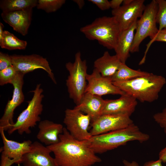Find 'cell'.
Returning a JSON list of instances; mask_svg holds the SVG:
<instances>
[{"label": "cell", "mask_w": 166, "mask_h": 166, "mask_svg": "<svg viewBox=\"0 0 166 166\" xmlns=\"http://www.w3.org/2000/svg\"><path fill=\"white\" fill-rule=\"evenodd\" d=\"M57 143L46 146L54 154L59 166H91L101 159L90 147L88 140H79L64 127Z\"/></svg>", "instance_id": "obj_1"}, {"label": "cell", "mask_w": 166, "mask_h": 166, "mask_svg": "<svg viewBox=\"0 0 166 166\" xmlns=\"http://www.w3.org/2000/svg\"><path fill=\"white\" fill-rule=\"evenodd\" d=\"M149 138V135L141 132L133 123L123 129L92 136L88 141L96 154L102 153L125 145L129 141H137L142 143Z\"/></svg>", "instance_id": "obj_2"}, {"label": "cell", "mask_w": 166, "mask_h": 166, "mask_svg": "<svg viewBox=\"0 0 166 166\" xmlns=\"http://www.w3.org/2000/svg\"><path fill=\"white\" fill-rule=\"evenodd\" d=\"M166 83L164 77L152 73L127 81L113 82L126 93L142 102H151L157 100Z\"/></svg>", "instance_id": "obj_3"}, {"label": "cell", "mask_w": 166, "mask_h": 166, "mask_svg": "<svg viewBox=\"0 0 166 166\" xmlns=\"http://www.w3.org/2000/svg\"><path fill=\"white\" fill-rule=\"evenodd\" d=\"M80 31L88 39L96 40L107 49L114 50L121 31L114 18L106 16L96 18L81 27Z\"/></svg>", "instance_id": "obj_4"}, {"label": "cell", "mask_w": 166, "mask_h": 166, "mask_svg": "<svg viewBox=\"0 0 166 166\" xmlns=\"http://www.w3.org/2000/svg\"><path fill=\"white\" fill-rule=\"evenodd\" d=\"M31 92L33 93L32 99L28 101L27 107L20 113L16 122L10 126L7 130L9 135L16 131L20 135L25 133L30 134L31 132L30 128L34 127L38 122L41 121L40 115L43 110L42 101L44 97L41 84H38Z\"/></svg>", "instance_id": "obj_5"}, {"label": "cell", "mask_w": 166, "mask_h": 166, "mask_svg": "<svg viewBox=\"0 0 166 166\" xmlns=\"http://www.w3.org/2000/svg\"><path fill=\"white\" fill-rule=\"evenodd\" d=\"M65 66L69 74L66 81L69 97L77 105L80 103L87 85L86 61L82 59L81 53L78 52L74 62L67 63Z\"/></svg>", "instance_id": "obj_6"}, {"label": "cell", "mask_w": 166, "mask_h": 166, "mask_svg": "<svg viewBox=\"0 0 166 166\" xmlns=\"http://www.w3.org/2000/svg\"><path fill=\"white\" fill-rule=\"evenodd\" d=\"M158 9L156 0H152L146 7L142 15L137 22L136 27L130 53L139 51L141 42L147 37L153 38L159 31L156 17Z\"/></svg>", "instance_id": "obj_7"}, {"label": "cell", "mask_w": 166, "mask_h": 166, "mask_svg": "<svg viewBox=\"0 0 166 166\" xmlns=\"http://www.w3.org/2000/svg\"><path fill=\"white\" fill-rule=\"evenodd\" d=\"M91 122L89 115L74 108L65 111L63 123L70 135L77 140H87L92 136L89 130Z\"/></svg>", "instance_id": "obj_8"}, {"label": "cell", "mask_w": 166, "mask_h": 166, "mask_svg": "<svg viewBox=\"0 0 166 166\" xmlns=\"http://www.w3.org/2000/svg\"><path fill=\"white\" fill-rule=\"evenodd\" d=\"M12 65L18 72L24 75L38 69H41L48 74L53 82H57L48 61L46 58L37 54L30 55H10Z\"/></svg>", "instance_id": "obj_9"}, {"label": "cell", "mask_w": 166, "mask_h": 166, "mask_svg": "<svg viewBox=\"0 0 166 166\" xmlns=\"http://www.w3.org/2000/svg\"><path fill=\"white\" fill-rule=\"evenodd\" d=\"M24 75L18 72L10 83L14 88L12 97L10 100H8L0 119V129H3L4 131H7L10 126L14 124L13 118L14 111L24 101L22 87Z\"/></svg>", "instance_id": "obj_10"}, {"label": "cell", "mask_w": 166, "mask_h": 166, "mask_svg": "<svg viewBox=\"0 0 166 166\" xmlns=\"http://www.w3.org/2000/svg\"><path fill=\"white\" fill-rule=\"evenodd\" d=\"M130 117L124 115H102L92 121L90 132L97 135L126 128L133 124Z\"/></svg>", "instance_id": "obj_11"}, {"label": "cell", "mask_w": 166, "mask_h": 166, "mask_svg": "<svg viewBox=\"0 0 166 166\" xmlns=\"http://www.w3.org/2000/svg\"><path fill=\"white\" fill-rule=\"evenodd\" d=\"M144 0H133L128 4H123L112 10V14L122 31L129 28L143 14L146 6Z\"/></svg>", "instance_id": "obj_12"}, {"label": "cell", "mask_w": 166, "mask_h": 166, "mask_svg": "<svg viewBox=\"0 0 166 166\" xmlns=\"http://www.w3.org/2000/svg\"><path fill=\"white\" fill-rule=\"evenodd\" d=\"M88 82L85 93L101 97L108 94L122 95L125 93L113 83L111 78L104 77L96 69L88 74Z\"/></svg>", "instance_id": "obj_13"}, {"label": "cell", "mask_w": 166, "mask_h": 166, "mask_svg": "<svg viewBox=\"0 0 166 166\" xmlns=\"http://www.w3.org/2000/svg\"><path fill=\"white\" fill-rule=\"evenodd\" d=\"M51 152L47 146L34 141L31 144L30 151L23 156L22 164L23 166H59L50 155Z\"/></svg>", "instance_id": "obj_14"}, {"label": "cell", "mask_w": 166, "mask_h": 166, "mask_svg": "<svg viewBox=\"0 0 166 166\" xmlns=\"http://www.w3.org/2000/svg\"><path fill=\"white\" fill-rule=\"evenodd\" d=\"M4 131L3 129H0L3 144L0 149L1 155L14 160L16 164H22L23 156L31 150L32 141L29 140L19 142L9 140L5 136Z\"/></svg>", "instance_id": "obj_15"}, {"label": "cell", "mask_w": 166, "mask_h": 166, "mask_svg": "<svg viewBox=\"0 0 166 166\" xmlns=\"http://www.w3.org/2000/svg\"><path fill=\"white\" fill-rule=\"evenodd\" d=\"M137 104L136 99L125 93L118 99L106 100L102 115H124L130 117Z\"/></svg>", "instance_id": "obj_16"}, {"label": "cell", "mask_w": 166, "mask_h": 166, "mask_svg": "<svg viewBox=\"0 0 166 166\" xmlns=\"http://www.w3.org/2000/svg\"><path fill=\"white\" fill-rule=\"evenodd\" d=\"M33 9L22 10L2 12L1 14L3 20L12 27L15 31L23 36L28 32L30 25Z\"/></svg>", "instance_id": "obj_17"}, {"label": "cell", "mask_w": 166, "mask_h": 166, "mask_svg": "<svg viewBox=\"0 0 166 166\" xmlns=\"http://www.w3.org/2000/svg\"><path fill=\"white\" fill-rule=\"evenodd\" d=\"M106 102L101 97L85 93L80 103L74 108L89 115L92 122L102 115Z\"/></svg>", "instance_id": "obj_18"}, {"label": "cell", "mask_w": 166, "mask_h": 166, "mask_svg": "<svg viewBox=\"0 0 166 166\" xmlns=\"http://www.w3.org/2000/svg\"><path fill=\"white\" fill-rule=\"evenodd\" d=\"M37 138L46 146L56 144L60 141L59 136L63 131L64 127L60 124L47 120L39 122Z\"/></svg>", "instance_id": "obj_19"}, {"label": "cell", "mask_w": 166, "mask_h": 166, "mask_svg": "<svg viewBox=\"0 0 166 166\" xmlns=\"http://www.w3.org/2000/svg\"><path fill=\"white\" fill-rule=\"evenodd\" d=\"M137 22L128 29L121 31L116 46L114 49L116 54L122 63L125 64L130 56L131 48L133 41Z\"/></svg>", "instance_id": "obj_20"}, {"label": "cell", "mask_w": 166, "mask_h": 166, "mask_svg": "<svg viewBox=\"0 0 166 166\" xmlns=\"http://www.w3.org/2000/svg\"><path fill=\"white\" fill-rule=\"evenodd\" d=\"M121 63L116 54L111 55L108 51H106L102 56L95 61L94 66L102 76L111 78L118 70Z\"/></svg>", "instance_id": "obj_21"}, {"label": "cell", "mask_w": 166, "mask_h": 166, "mask_svg": "<svg viewBox=\"0 0 166 166\" xmlns=\"http://www.w3.org/2000/svg\"><path fill=\"white\" fill-rule=\"evenodd\" d=\"M150 73L140 69H132L125 64L122 63L118 70L111 78L113 82H121L147 76Z\"/></svg>", "instance_id": "obj_22"}, {"label": "cell", "mask_w": 166, "mask_h": 166, "mask_svg": "<svg viewBox=\"0 0 166 166\" xmlns=\"http://www.w3.org/2000/svg\"><path fill=\"white\" fill-rule=\"evenodd\" d=\"M37 0H2L0 8L2 12H10L33 9L37 6Z\"/></svg>", "instance_id": "obj_23"}, {"label": "cell", "mask_w": 166, "mask_h": 166, "mask_svg": "<svg viewBox=\"0 0 166 166\" xmlns=\"http://www.w3.org/2000/svg\"><path fill=\"white\" fill-rule=\"evenodd\" d=\"M27 45L26 41L20 40L13 34L7 30H4L0 46L2 49L9 50L25 49Z\"/></svg>", "instance_id": "obj_24"}, {"label": "cell", "mask_w": 166, "mask_h": 166, "mask_svg": "<svg viewBox=\"0 0 166 166\" xmlns=\"http://www.w3.org/2000/svg\"><path fill=\"white\" fill-rule=\"evenodd\" d=\"M65 2V0H38L36 7L47 13L53 12L60 8Z\"/></svg>", "instance_id": "obj_25"}, {"label": "cell", "mask_w": 166, "mask_h": 166, "mask_svg": "<svg viewBox=\"0 0 166 166\" xmlns=\"http://www.w3.org/2000/svg\"><path fill=\"white\" fill-rule=\"evenodd\" d=\"M158 9L156 14L157 23L159 25V31L166 30V0H156Z\"/></svg>", "instance_id": "obj_26"}, {"label": "cell", "mask_w": 166, "mask_h": 166, "mask_svg": "<svg viewBox=\"0 0 166 166\" xmlns=\"http://www.w3.org/2000/svg\"><path fill=\"white\" fill-rule=\"evenodd\" d=\"M18 71L13 66L0 71V85L10 84L16 76Z\"/></svg>", "instance_id": "obj_27"}, {"label": "cell", "mask_w": 166, "mask_h": 166, "mask_svg": "<svg viewBox=\"0 0 166 166\" xmlns=\"http://www.w3.org/2000/svg\"><path fill=\"white\" fill-rule=\"evenodd\" d=\"M155 41L161 42H166V30H162L160 31H158L157 33L154 37L151 39L150 41L146 45L147 48L144 54L142 59L144 61L145 60L147 53L152 44Z\"/></svg>", "instance_id": "obj_28"}, {"label": "cell", "mask_w": 166, "mask_h": 166, "mask_svg": "<svg viewBox=\"0 0 166 166\" xmlns=\"http://www.w3.org/2000/svg\"><path fill=\"white\" fill-rule=\"evenodd\" d=\"M154 120L164 129L166 134V108L153 116Z\"/></svg>", "instance_id": "obj_29"}, {"label": "cell", "mask_w": 166, "mask_h": 166, "mask_svg": "<svg viewBox=\"0 0 166 166\" xmlns=\"http://www.w3.org/2000/svg\"><path fill=\"white\" fill-rule=\"evenodd\" d=\"M10 55L7 53L0 52V71L12 66Z\"/></svg>", "instance_id": "obj_30"}, {"label": "cell", "mask_w": 166, "mask_h": 166, "mask_svg": "<svg viewBox=\"0 0 166 166\" xmlns=\"http://www.w3.org/2000/svg\"><path fill=\"white\" fill-rule=\"evenodd\" d=\"M88 1L96 5L102 10H107L110 8V2L108 0H89Z\"/></svg>", "instance_id": "obj_31"}, {"label": "cell", "mask_w": 166, "mask_h": 166, "mask_svg": "<svg viewBox=\"0 0 166 166\" xmlns=\"http://www.w3.org/2000/svg\"><path fill=\"white\" fill-rule=\"evenodd\" d=\"M123 0H112L110 2V8L112 10H115L119 8L123 3Z\"/></svg>", "instance_id": "obj_32"}, {"label": "cell", "mask_w": 166, "mask_h": 166, "mask_svg": "<svg viewBox=\"0 0 166 166\" xmlns=\"http://www.w3.org/2000/svg\"><path fill=\"white\" fill-rule=\"evenodd\" d=\"M162 162L160 159L156 160H151L146 162L143 166H163Z\"/></svg>", "instance_id": "obj_33"}, {"label": "cell", "mask_w": 166, "mask_h": 166, "mask_svg": "<svg viewBox=\"0 0 166 166\" xmlns=\"http://www.w3.org/2000/svg\"><path fill=\"white\" fill-rule=\"evenodd\" d=\"M159 159L163 163H166V147L162 149L159 154Z\"/></svg>", "instance_id": "obj_34"}, {"label": "cell", "mask_w": 166, "mask_h": 166, "mask_svg": "<svg viewBox=\"0 0 166 166\" xmlns=\"http://www.w3.org/2000/svg\"><path fill=\"white\" fill-rule=\"evenodd\" d=\"M123 163L124 166H139L138 164L134 161L130 162L127 160H124L123 161Z\"/></svg>", "instance_id": "obj_35"}, {"label": "cell", "mask_w": 166, "mask_h": 166, "mask_svg": "<svg viewBox=\"0 0 166 166\" xmlns=\"http://www.w3.org/2000/svg\"><path fill=\"white\" fill-rule=\"evenodd\" d=\"M73 1L77 4L80 9H81L85 5V1L83 0H74Z\"/></svg>", "instance_id": "obj_36"}, {"label": "cell", "mask_w": 166, "mask_h": 166, "mask_svg": "<svg viewBox=\"0 0 166 166\" xmlns=\"http://www.w3.org/2000/svg\"><path fill=\"white\" fill-rule=\"evenodd\" d=\"M4 27V26L2 24V23L0 22V42L2 40L4 30H3V29Z\"/></svg>", "instance_id": "obj_37"}, {"label": "cell", "mask_w": 166, "mask_h": 166, "mask_svg": "<svg viewBox=\"0 0 166 166\" xmlns=\"http://www.w3.org/2000/svg\"><path fill=\"white\" fill-rule=\"evenodd\" d=\"M133 0H124L123 1V4H128L131 3Z\"/></svg>", "instance_id": "obj_38"}]
</instances>
